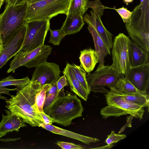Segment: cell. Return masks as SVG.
I'll use <instances>...</instances> for the list:
<instances>
[{"mask_svg": "<svg viewBox=\"0 0 149 149\" xmlns=\"http://www.w3.org/2000/svg\"><path fill=\"white\" fill-rule=\"evenodd\" d=\"M42 87L38 82L31 80L26 86L17 91L15 95H11L6 100V107L25 123L32 127H41L44 121L35 103L36 95Z\"/></svg>", "mask_w": 149, "mask_h": 149, "instance_id": "1", "label": "cell"}, {"mask_svg": "<svg viewBox=\"0 0 149 149\" xmlns=\"http://www.w3.org/2000/svg\"><path fill=\"white\" fill-rule=\"evenodd\" d=\"M76 94L65 95L63 88L58 96L43 111L53 119L54 123L67 126L70 125L72 120L81 117L84 111L81 101Z\"/></svg>", "mask_w": 149, "mask_h": 149, "instance_id": "2", "label": "cell"}, {"mask_svg": "<svg viewBox=\"0 0 149 149\" xmlns=\"http://www.w3.org/2000/svg\"><path fill=\"white\" fill-rule=\"evenodd\" d=\"M109 87L110 91L105 94L108 105L100 111L104 118L130 114L140 120L142 119L145 111L143 107L125 100L117 92L114 86Z\"/></svg>", "mask_w": 149, "mask_h": 149, "instance_id": "3", "label": "cell"}, {"mask_svg": "<svg viewBox=\"0 0 149 149\" xmlns=\"http://www.w3.org/2000/svg\"><path fill=\"white\" fill-rule=\"evenodd\" d=\"M27 3L6 5L0 15V44L1 46L26 23Z\"/></svg>", "mask_w": 149, "mask_h": 149, "instance_id": "4", "label": "cell"}, {"mask_svg": "<svg viewBox=\"0 0 149 149\" xmlns=\"http://www.w3.org/2000/svg\"><path fill=\"white\" fill-rule=\"evenodd\" d=\"M71 0H44L27 3L26 22L50 19L59 14H68Z\"/></svg>", "mask_w": 149, "mask_h": 149, "instance_id": "5", "label": "cell"}, {"mask_svg": "<svg viewBox=\"0 0 149 149\" xmlns=\"http://www.w3.org/2000/svg\"><path fill=\"white\" fill-rule=\"evenodd\" d=\"M26 32L21 48L15 55H24L44 45L47 33L50 29V20H35L26 22Z\"/></svg>", "mask_w": 149, "mask_h": 149, "instance_id": "6", "label": "cell"}, {"mask_svg": "<svg viewBox=\"0 0 149 149\" xmlns=\"http://www.w3.org/2000/svg\"><path fill=\"white\" fill-rule=\"evenodd\" d=\"M129 37L120 33L115 37L112 47L113 63L111 66L123 77L131 67L130 44Z\"/></svg>", "mask_w": 149, "mask_h": 149, "instance_id": "7", "label": "cell"}, {"mask_svg": "<svg viewBox=\"0 0 149 149\" xmlns=\"http://www.w3.org/2000/svg\"><path fill=\"white\" fill-rule=\"evenodd\" d=\"M122 77L111 65H104L95 71L86 75L88 84L91 91L107 93L105 86H114L118 79Z\"/></svg>", "mask_w": 149, "mask_h": 149, "instance_id": "8", "label": "cell"}, {"mask_svg": "<svg viewBox=\"0 0 149 149\" xmlns=\"http://www.w3.org/2000/svg\"><path fill=\"white\" fill-rule=\"evenodd\" d=\"M52 49L50 46L43 45L24 55H15L10 62L9 68L7 72H14L16 70L22 66L28 68L36 67L46 61Z\"/></svg>", "mask_w": 149, "mask_h": 149, "instance_id": "9", "label": "cell"}, {"mask_svg": "<svg viewBox=\"0 0 149 149\" xmlns=\"http://www.w3.org/2000/svg\"><path fill=\"white\" fill-rule=\"evenodd\" d=\"M26 29L25 24L2 45V51L0 55V69L20 50L24 39Z\"/></svg>", "mask_w": 149, "mask_h": 149, "instance_id": "10", "label": "cell"}, {"mask_svg": "<svg viewBox=\"0 0 149 149\" xmlns=\"http://www.w3.org/2000/svg\"><path fill=\"white\" fill-rule=\"evenodd\" d=\"M61 72L57 64L46 61L35 67L31 80L35 81L42 86L56 83Z\"/></svg>", "mask_w": 149, "mask_h": 149, "instance_id": "11", "label": "cell"}, {"mask_svg": "<svg viewBox=\"0 0 149 149\" xmlns=\"http://www.w3.org/2000/svg\"><path fill=\"white\" fill-rule=\"evenodd\" d=\"M125 75L137 89L148 94L149 63L131 67Z\"/></svg>", "mask_w": 149, "mask_h": 149, "instance_id": "12", "label": "cell"}, {"mask_svg": "<svg viewBox=\"0 0 149 149\" xmlns=\"http://www.w3.org/2000/svg\"><path fill=\"white\" fill-rule=\"evenodd\" d=\"M90 14L86 13L83 17L84 21L88 25L93 27L101 37L107 47L112 48L113 42V35L103 25L101 16L95 13L93 10L90 11Z\"/></svg>", "mask_w": 149, "mask_h": 149, "instance_id": "13", "label": "cell"}, {"mask_svg": "<svg viewBox=\"0 0 149 149\" xmlns=\"http://www.w3.org/2000/svg\"><path fill=\"white\" fill-rule=\"evenodd\" d=\"M4 111L6 114H2L0 132L7 134L13 131L18 132L20 128L26 126L25 122L20 117L13 114L9 110Z\"/></svg>", "mask_w": 149, "mask_h": 149, "instance_id": "14", "label": "cell"}, {"mask_svg": "<svg viewBox=\"0 0 149 149\" xmlns=\"http://www.w3.org/2000/svg\"><path fill=\"white\" fill-rule=\"evenodd\" d=\"M41 127L53 133L73 139L87 145H89L91 143H95L100 141L97 138L82 135L52 125L46 124L44 123L41 124Z\"/></svg>", "mask_w": 149, "mask_h": 149, "instance_id": "15", "label": "cell"}, {"mask_svg": "<svg viewBox=\"0 0 149 149\" xmlns=\"http://www.w3.org/2000/svg\"><path fill=\"white\" fill-rule=\"evenodd\" d=\"M87 29L92 36L94 43L95 51L100 62L97 68H100L104 65L105 57L108 54L111 55L110 49L106 45L101 37L93 27L88 25Z\"/></svg>", "mask_w": 149, "mask_h": 149, "instance_id": "16", "label": "cell"}, {"mask_svg": "<svg viewBox=\"0 0 149 149\" xmlns=\"http://www.w3.org/2000/svg\"><path fill=\"white\" fill-rule=\"evenodd\" d=\"M63 74L69 84L71 90L83 100L86 101L89 94L75 77L70 63H67Z\"/></svg>", "mask_w": 149, "mask_h": 149, "instance_id": "17", "label": "cell"}, {"mask_svg": "<svg viewBox=\"0 0 149 149\" xmlns=\"http://www.w3.org/2000/svg\"><path fill=\"white\" fill-rule=\"evenodd\" d=\"M79 59L80 66L88 73L93 70L99 62L96 52L91 48L81 51Z\"/></svg>", "mask_w": 149, "mask_h": 149, "instance_id": "18", "label": "cell"}, {"mask_svg": "<svg viewBox=\"0 0 149 149\" xmlns=\"http://www.w3.org/2000/svg\"><path fill=\"white\" fill-rule=\"evenodd\" d=\"M83 16L79 15L66 18L61 29L64 34H74L79 31L84 24Z\"/></svg>", "mask_w": 149, "mask_h": 149, "instance_id": "19", "label": "cell"}, {"mask_svg": "<svg viewBox=\"0 0 149 149\" xmlns=\"http://www.w3.org/2000/svg\"><path fill=\"white\" fill-rule=\"evenodd\" d=\"M130 56L131 67L149 63V52L143 50L132 41L130 44Z\"/></svg>", "mask_w": 149, "mask_h": 149, "instance_id": "20", "label": "cell"}, {"mask_svg": "<svg viewBox=\"0 0 149 149\" xmlns=\"http://www.w3.org/2000/svg\"><path fill=\"white\" fill-rule=\"evenodd\" d=\"M119 93L125 95H143L149 94L136 88L125 77L120 78L114 86Z\"/></svg>", "mask_w": 149, "mask_h": 149, "instance_id": "21", "label": "cell"}, {"mask_svg": "<svg viewBox=\"0 0 149 149\" xmlns=\"http://www.w3.org/2000/svg\"><path fill=\"white\" fill-rule=\"evenodd\" d=\"M89 0H71L67 17H72L80 15L83 16L89 8Z\"/></svg>", "mask_w": 149, "mask_h": 149, "instance_id": "22", "label": "cell"}, {"mask_svg": "<svg viewBox=\"0 0 149 149\" xmlns=\"http://www.w3.org/2000/svg\"><path fill=\"white\" fill-rule=\"evenodd\" d=\"M70 65L76 79L90 94L91 91L86 80V72L80 66L74 64H70Z\"/></svg>", "mask_w": 149, "mask_h": 149, "instance_id": "23", "label": "cell"}, {"mask_svg": "<svg viewBox=\"0 0 149 149\" xmlns=\"http://www.w3.org/2000/svg\"><path fill=\"white\" fill-rule=\"evenodd\" d=\"M119 94H120L123 98L126 100L139 105L141 106L143 108L148 107H149V94L143 95H139Z\"/></svg>", "mask_w": 149, "mask_h": 149, "instance_id": "24", "label": "cell"}, {"mask_svg": "<svg viewBox=\"0 0 149 149\" xmlns=\"http://www.w3.org/2000/svg\"><path fill=\"white\" fill-rule=\"evenodd\" d=\"M51 86L50 84L43 85L38 90L36 97V105L39 112H43V107L45 101L46 93Z\"/></svg>", "mask_w": 149, "mask_h": 149, "instance_id": "25", "label": "cell"}, {"mask_svg": "<svg viewBox=\"0 0 149 149\" xmlns=\"http://www.w3.org/2000/svg\"><path fill=\"white\" fill-rule=\"evenodd\" d=\"M49 30L50 34L49 42L54 45H58L65 36L61 29L52 30L50 29Z\"/></svg>", "mask_w": 149, "mask_h": 149, "instance_id": "26", "label": "cell"}, {"mask_svg": "<svg viewBox=\"0 0 149 149\" xmlns=\"http://www.w3.org/2000/svg\"><path fill=\"white\" fill-rule=\"evenodd\" d=\"M88 6V8H91L94 12L101 17L103 15L105 9L107 8L102 4L100 0L89 1Z\"/></svg>", "mask_w": 149, "mask_h": 149, "instance_id": "27", "label": "cell"}, {"mask_svg": "<svg viewBox=\"0 0 149 149\" xmlns=\"http://www.w3.org/2000/svg\"><path fill=\"white\" fill-rule=\"evenodd\" d=\"M126 136L125 134H119L115 133V131L112 130L111 134L107 136L105 142L107 144L116 143L118 141L125 139Z\"/></svg>", "mask_w": 149, "mask_h": 149, "instance_id": "28", "label": "cell"}, {"mask_svg": "<svg viewBox=\"0 0 149 149\" xmlns=\"http://www.w3.org/2000/svg\"><path fill=\"white\" fill-rule=\"evenodd\" d=\"M113 9L115 10L120 15L124 23H127L130 22L131 19L132 12L130 11L124 6L118 9Z\"/></svg>", "mask_w": 149, "mask_h": 149, "instance_id": "29", "label": "cell"}, {"mask_svg": "<svg viewBox=\"0 0 149 149\" xmlns=\"http://www.w3.org/2000/svg\"><path fill=\"white\" fill-rule=\"evenodd\" d=\"M56 83L57 91L54 100H55L58 96L61 91L63 89L64 87L67 86L68 85V81L64 75L59 77Z\"/></svg>", "mask_w": 149, "mask_h": 149, "instance_id": "30", "label": "cell"}, {"mask_svg": "<svg viewBox=\"0 0 149 149\" xmlns=\"http://www.w3.org/2000/svg\"><path fill=\"white\" fill-rule=\"evenodd\" d=\"M56 144L62 149H83V147L81 145L66 142L59 141Z\"/></svg>", "mask_w": 149, "mask_h": 149, "instance_id": "31", "label": "cell"}, {"mask_svg": "<svg viewBox=\"0 0 149 149\" xmlns=\"http://www.w3.org/2000/svg\"><path fill=\"white\" fill-rule=\"evenodd\" d=\"M19 89L18 88L13 89H10L6 88V87L0 88V99L6 100L7 97L2 95L3 94H6L9 95H11L10 94V91H17Z\"/></svg>", "mask_w": 149, "mask_h": 149, "instance_id": "32", "label": "cell"}, {"mask_svg": "<svg viewBox=\"0 0 149 149\" xmlns=\"http://www.w3.org/2000/svg\"><path fill=\"white\" fill-rule=\"evenodd\" d=\"M43 120L44 123L46 124L52 125L54 123L53 119L48 114L44 112H40Z\"/></svg>", "mask_w": 149, "mask_h": 149, "instance_id": "33", "label": "cell"}, {"mask_svg": "<svg viewBox=\"0 0 149 149\" xmlns=\"http://www.w3.org/2000/svg\"><path fill=\"white\" fill-rule=\"evenodd\" d=\"M27 0H5L6 5H19L27 3Z\"/></svg>", "mask_w": 149, "mask_h": 149, "instance_id": "34", "label": "cell"}, {"mask_svg": "<svg viewBox=\"0 0 149 149\" xmlns=\"http://www.w3.org/2000/svg\"><path fill=\"white\" fill-rule=\"evenodd\" d=\"M114 146L113 144H107L106 146L94 148V149H109L112 148Z\"/></svg>", "mask_w": 149, "mask_h": 149, "instance_id": "35", "label": "cell"}, {"mask_svg": "<svg viewBox=\"0 0 149 149\" xmlns=\"http://www.w3.org/2000/svg\"><path fill=\"white\" fill-rule=\"evenodd\" d=\"M44 0H27V3H35Z\"/></svg>", "mask_w": 149, "mask_h": 149, "instance_id": "36", "label": "cell"}, {"mask_svg": "<svg viewBox=\"0 0 149 149\" xmlns=\"http://www.w3.org/2000/svg\"><path fill=\"white\" fill-rule=\"evenodd\" d=\"M134 0H123V2L125 3H131Z\"/></svg>", "mask_w": 149, "mask_h": 149, "instance_id": "37", "label": "cell"}, {"mask_svg": "<svg viewBox=\"0 0 149 149\" xmlns=\"http://www.w3.org/2000/svg\"><path fill=\"white\" fill-rule=\"evenodd\" d=\"M7 134L3 132H0V138L6 135Z\"/></svg>", "mask_w": 149, "mask_h": 149, "instance_id": "38", "label": "cell"}, {"mask_svg": "<svg viewBox=\"0 0 149 149\" xmlns=\"http://www.w3.org/2000/svg\"><path fill=\"white\" fill-rule=\"evenodd\" d=\"M4 0H0V9L2 5L3 4Z\"/></svg>", "mask_w": 149, "mask_h": 149, "instance_id": "39", "label": "cell"}, {"mask_svg": "<svg viewBox=\"0 0 149 149\" xmlns=\"http://www.w3.org/2000/svg\"><path fill=\"white\" fill-rule=\"evenodd\" d=\"M2 51V46L0 44V55Z\"/></svg>", "mask_w": 149, "mask_h": 149, "instance_id": "40", "label": "cell"}]
</instances>
